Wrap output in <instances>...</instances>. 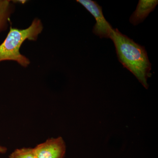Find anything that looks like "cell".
<instances>
[{
	"label": "cell",
	"mask_w": 158,
	"mask_h": 158,
	"mask_svg": "<svg viewBox=\"0 0 158 158\" xmlns=\"http://www.w3.org/2000/svg\"><path fill=\"white\" fill-rule=\"evenodd\" d=\"M110 39L114 43L119 62L148 89L147 80L152 75L151 64L144 47L122 34L117 29H113Z\"/></svg>",
	"instance_id": "obj_1"
},
{
	"label": "cell",
	"mask_w": 158,
	"mask_h": 158,
	"mask_svg": "<svg viewBox=\"0 0 158 158\" xmlns=\"http://www.w3.org/2000/svg\"><path fill=\"white\" fill-rule=\"evenodd\" d=\"M43 29L42 21L37 18L34 19L31 25L26 29L12 28L11 26L6 39L0 44V62L13 61L24 68L28 67L31 61L21 53L20 49L27 40L37 41Z\"/></svg>",
	"instance_id": "obj_2"
},
{
	"label": "cell",
	"mask_w": 158,
	"mask_h": 158,
	"mask_svg": "<svg viewBox=\"0 0 158 158\" xmlns=\"http://www.w3.org/2000/svg\"><path fill=\"white\" fill-rule=\"evenodd\" d=\"M77 2L84 6L96 20V23L93 27L94 34L101 38L110 39L113 28L104 16L101 6L91 0H77Z\"/></svg>",
	"instance_id": "obj_3"
},
{
	"label": "cell",
	"mask_w": 158,
	"mask_h": 158,
	"mask_svg": "<svg viewBox=\"0 0 158 158\" xmlns=\"http://www.w3.org/2000/svg\"><path fill=\"white\" fill-rule=\"evenodd\" d=\"M33 149L37 158H64L66 145L63 138L59 137L49 138Z\"/></svg>",
	"instance_id": "obj_4"
},
{
	"label": "cell",
	"mask_w": 158,
	"mask_h": 158,
	"mask_svg": "<svg viewBox=\"0 0 158 158\" xmlns=\"http://www.w3.org/2000/svg\"><path fill=\"white\" fill-rule=\"evenodd\" d=\"M157 0H140L135 11L130 18V22L136 26L143 21L158 5Z\"/></svg>",
	"instance_id": "obj_5"
},
{
	"label": "cell",
	"mask_w": 158,
	"mask_h": 158,
	"mask_svg": "<svg viewBox=\"0 0 158 158\" xmlns=\"http://www.w3.org/2000/svg\"><path fill=\"white\" fill-rule=\"evenodd\" d=\"M15 10V3L10 0H0V33L6 31Z\"/></svg>",
	"instance_id": "obj_6"
},
{
	"label": "cell",
	"mask_w": 158,
	"mask_h": 158,
	"mask_svg": "<svg viewBox=\"0 0 158 158\" xmlns=\"http://www.w3.org/2000/svg\"><path fill=\"white\" fill-rule=\"evenodd\" d=\"M9 158H37L34 149L31 148H23L15 150Z\"/></svg>",
	"instance_id": "obj_7"
},
{
	"label": "cell",
	"mask_w": 158,
	"mask_h": 158,
	"mask_svg": "<svg viewBox=\"0 0 158 158\" xmlns=\"http://www.w3.org/2000/svg\"><path fill=\"white\" fill-rule=\"evenodd\" d=\"M7 151V148L0 144V154H5Z\"/></svg>",
	"instance_id": "obj_8"
},
{
	"label": "cell",
	"mask_w": 158,
	"mask_h": 158,
	"mask_svg": "<svg viewBox=\"0 0 158 158\" xmlns=\"http://www.w3.org/2000/svg\"><path fill=\"white\" fill-rule=\"evenodd\" d=\"M14 3H19L22 4H24L27 2V1L26 0H17V1H12Z\"/></svg>",
	"instance_id": "obj_9"
}]
</instances>
